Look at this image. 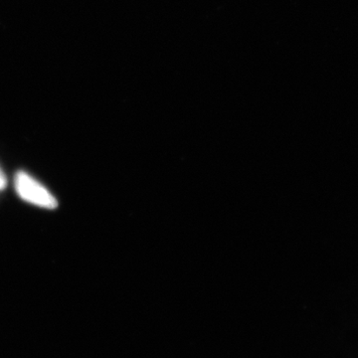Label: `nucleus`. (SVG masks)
<instances>
[{"instance_id":"f257e3e1","label":"nucleus","mask_w":358,"mask_h":358,"mask_svg":"<svg viewBox=\"0 0 358 358\" xmlns=\"http://www.w3.org/2000/svg\"><path fill=\"white\" fill-rule=\"evenodd\" d=\"M14 185L18 196L24 201L42 208H57L58 202L55 197L39 181L25 171H18L16 173Z\"/></svg>"},{"instance_id":"f03ea898","label":"nucleus","mask_w":358,"mask_h":358,"mask_svg":"<svg viewBox=\"0 0 358 358\" xmlns=\"http://www.w3.org/2000/svg\"><path fill=\"white\" fill-rule=\"evenodd\" d=\"M6 186V178L4 173H2L1 169H0V190L3 189Z\"/></svg>"}]
</instances>
